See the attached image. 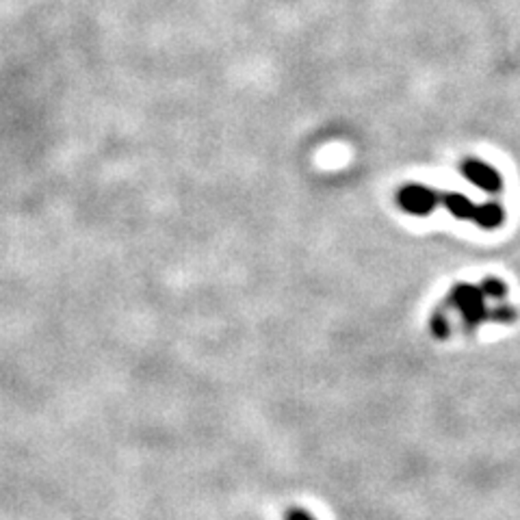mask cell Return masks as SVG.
I'll use <instances>...</instances> for the list:
<instances>
[{"label": "cell", "mask_w": 520, "mask_h": 520, "mask_svg": "<svg viewBox=\"0 0 520 520\" xmlns=\"http://www.w3.org/2000/svg\"><path fill=\"white\" fill-rule=\"evenodd\" d=\"M440 202L457 219H473V213H475V204L468 200L466 196H460V193H447V196L440 197Z\"/></svg>", "instance_id": "5b68a950"}, {"label": "cell", "mask_w": 520, "mask_h": 520, "mask_svg": "<svg viewBox=\"0 0 520 520\" xmlns=\"http://www.w3.org/2000/svg\"><path fill=\"white\" fill-rule=\"evenodd\" d=\"M482 293H483V298H492V299H506V295H507V287H506V282H501V280H497V278H486L482 282Z\"/></svg>", "instance_id": "8992f818"}, {"label": "cell", "mask_w": 520, "mask_h": 520, "mask_svg": "<svg viewBox=\"0 0 520 520\" xmlns=\"http://www.w3.org/2000/svg\"><path fill=\"white\" fill-rule=\"evenodd\" d=\"M488 319L499 321V323H507V321L516 319V310L509 308V306H501V308H494L488 313Z\"/></svg>", "instance_id": "52a82bcc"}, {"label": "cell", "mask_w": 520, "mask_h": 520, "mask_svg": "<svg viewBox=\"0 0 520 520\" xmlns=\"http://www.w3.org/2000/svg\"><path fill=\"white\" fill-rule=\"evenodd\" d=\"M462 173L466 180H471L473 185H477L479 189H483V191L488 193H497L501 191V176H499L497 170L491 165H486V163L482 161H464L462 163Z\"/></svg>", "instance_id": "3957f363"}, {"label": "cell", "mask_w": 520, "mask_h": 520, "mask_svg": "<svg viewBox=\"0 0 520 520\" xmlns=\"http://www.w3.org/2000/svg\"><path fill=\"white\" fill-rule=\"evenodd\" d=\"M473 219L486 231H494L503 223L506 219V211H503L499 204H482V206H475V213H473Z\"/></svg>", "instance_id": "277c9868"}, {"label": "cell", "mask_w": 520, "mask_h": 520, "mask_svg": "<svg viewBox=\"0 0 520 520\" xmlns=\"http://www.w3.org/2000/svg\"><path fill=\"white\" fill-rule=\"evenodd\" d=\"M432 330H433V334L445 336V334H447V323H445V319H440V317L433 319V321H432Z\"/></svg>", "instance_id": "ba28073f"}, {"label": "cell", "mask_w": 520, "mask_h": 520, "mask_svg": "<svg viewBox=\"0 0 520 520\" xmlns=\"http://www.w3.org/2000/svg\"><path fill=\"white\" fill-rule=\"evenodd\" d=\"M483 299L486 298H483L482 289L471 287V284H460V287L453 289L451 293V302L457 306V310H460L468 325H477L488 319V313H491V310L486 308V302H483Z\"/></svg>", "instance_id": "6da1fadb"}, {"label": "cell", "mask_w": 520, "mask_h": 520, "mask_svg": "<svg viewBox=\"0 0 520 520\" xmlns=\"http://www.w3.org/2000/svg\"><path fill=\"white\" fill-rule=\"evenodd\" d=\"M290 520H310V518H308V516H304V514H299V512H298V514H295V516H290Z\"/></svg>", "instance_id": "9c48e42d"}, {"label": "cell", "mask_w": 520, "mask_h": 520, "mask_svg": "<svg viewBox=\"0 0 520 520\" xmlns=\"http://www.w3.org/2000/svg\"><path fill=\"white\" fill-rule=\"evenodd\" d=\"M397 202L410 215H430V213L436 208V204L440 202V196L436 191H432L430 187L423 185H407L399 191L397 196Z\"/></svg>", "instance_id": "7a4b0ae2"}]
</instances>
